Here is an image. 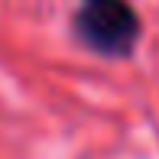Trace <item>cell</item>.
Returning <instances> with one entry per match:
<instances>
[{"mask_svg":"<svg viewBox=\"0 0 159 159\" xmlns=\"http://www.w3.org/2000/svg\"><path fill=\"white\" fill-rule=\"evenodd\" d=\"M75 36L98 55L124 59L140 39V20L127 0H78Z\"/></svg>","mask_w":159,"mask_h":159,"instance_id":"6da1fadb","label":"cell"}]
</instances>
